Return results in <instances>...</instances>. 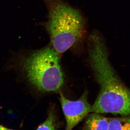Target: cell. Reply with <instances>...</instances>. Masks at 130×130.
<instances>
[{"instance_id": "cell-7", "label": "cell", "mask_w": 130, "mask_h": 130, "mask_svg": "<svg viewBox=\"0 0 130 130\" xmlns=\"http://www.w3.org/2000/svg\"><path fill=\"white\" fill-rule=\"evenodd\" d=\"M58 128L56 114L53 107H51L49 110L47 119L37 127V130H53L56 129Z\"/></svg>"}, {"instance_id": "cell-2", "label": "cell", "mask_w": 130, "mask_h": 130, "mask_svg": "<svg viewBox=\"0 0 130 130\" xmlns=\"http://www.w3.org/2000/svg\"><path fill=\"white\" fill-rule=\"evenodd\" d=\"M47 10L43 26L56 52L62 54L82 41L86 21L81 12L63 0H43Z\"/></svg>"}, {"instance_id": "cell-5", "label": "cell", "mask_w": 130, "mask_h": 130, "mask_svg": "<svg viewBox=\"0 0 130 130\" xmlns=\"http://www.w3.org/2000/svg\"><path fill=\"white\" fill-rule=\"evenodd\" d=\"M88 114L86 116L83 126L84 130H108L109 118L97 113Z\"/></svg>"}, {"instance_id": "cell-4", "label": "cell", "mask_w": 130, "mask_h": 130, "mask_svg": "<svg viewBox=\"0 0 130 130\" xmlns=\"http://www.w3.org/2000/svg\"><path fill=\"white\" fill-rule=\"evenodd\" d=\"M60 101L66 122V129L72 130L91 111L88 101V91L85 90L78 100L71 101L65 97L60 91Z\"/></svg>"}, {"instance_id": "cell-6", "label": "cell", "mask_w": 130, "mask_h": 130, "mask_svg": "<svg viewBox=\"0 0 130 130\" xmlns=\"http://www.w3.org/2000/svg\"><path fill=\"white\" fill-rule=\"evenodd\" d=\"M108 130H130V115L109 118Z\"/></svg>"}, {"instance_id": "cell-1", "label": "cell", "mask_w": 130, "mask_h": 130, "mask_svg": "<svg viewBox=\"0 0 130 130\" xmlns=\"http://www.w3.org/2000/svg\"><path fill=\"white\" fill-rule=\"evenodd\" d=\"M87 41L90 64L100 87L91 112L130 115V89L123 83L110 63L100 35L93 32Z\"/></svg>"}, {"instance_id": "cell-8", "label": "cell", "mask_w": 130, "mask_h": 130, "mask_svg": "<svg viewBox=\"0 0 130 130\" xmlns=\"http://www.w3.org/2000/svg\"><path fill=\"white\" fill-rule=\"evenodd\" d=\"M9 129L6 128L5 126H3L1 125H0V130H8Z\"/></svg>"}, {"instance_id": "cell-3", "label": "cell", "mask_w": 130, "mask_h": 130, "mask_svg": "<svg viewBox=\"0 0 130 130\" xmlns=\"http://www.w3.org/2000/svg\"><path fill=\"white\" fill-rule=\"evenodd\" d=\"M60 57L50 44L28 54L23 67L30 83L43 93L59 91L64 82Z\"/></svg>"}]
</instances>
